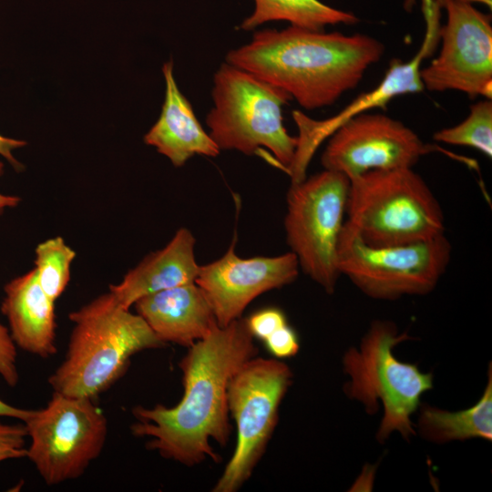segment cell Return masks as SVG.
<instances>
[{
  "mask_svg": "<svg viewBox=\"0 0 492 492\" xmlns=\"http://www.w3.org/2000/svg\"><path fill=\"white\" fill-rule=\"evenodd\" d=\"M244 319L224 327L216 324L201 340L189 347L179 363L183 396L172 407L136 406V436L149 437V449L188 466L219 456L212 439L225 446L229 439L228 385L241 365L258 354Z\"/></svg>",
  "mask_w": 492,
  "mask_h": 492,
  "instance_id": "6da1fadb",
  "label": "cell"
},
{
  "mask_svg": "<svg viewBox=\"0 0 492 492\" xmlns=\"http://www.w3.org/2000/svg\"><path fill=\"white\" fill-rule=\"evenodd\" d=\"M384 46L366 35L290 26L264 29L228 52L225 62L275 86L305 109L333 105L356 87Z\"/></svg>",
  "mask_w": 492,
  "mask_h": 492,
  "instance_id": "7a4b0ae2",
  "label": "cell"
},
{
  "mask_svg": "<svg viewBox=\"0 0 492 492\" xmlns=\"http://www.w3.org/2000/svg\"><path fill=\"white\" fill-rule=\"evenodd\" d=\"M68 318L74 326L65 358L47 380L65 395L95 399L122 376L135 354L166 345L109 292Z\"/></svg>",
  "mask_w": 492,
  "mask_h": 492,
  "instance_id": "3957f363",
  "label": "cell"
},
{
  "mask_svg": "<svg viewBox=\"0 0 492 492\" xmlns=\"http://www.w3.org/2000/svg\"><path fill=\"white\" fill-rule=\"evenodd\" d=\"M211 95L213 107L206 124L219 149L245 155L267 149L289 174L298 145L283 124L282 108L290 95L227 62L214 74Z\"/></svg>",
  "mask_w": 492,
  "mask_h": 492,
  "instance_id": "277c9868",
  "label": "cell"
},
{
  "mask_svg": "<svg viewBox=\"0 0 492 492\" xmlns=\"http://www.w3.org/2000/svg\"><path fill=\"white\" fill-rule=\"evenodd\" d=\"M345 221L370 246H394L445 233L442 208L413 168L378 169L350 180Z\"/></svg>",
  "mask_w": 492,
  "mask_h": 492,
  "instance_id": "5b68a950",
  "label": "cell"
},
{
  "mask_svg": "<svg viewBox=\"0 0 492 492\" xmlns=\"http://www.w3.org/2000/svg\"><path fill=\"white\" fill-rule=\"evenodd\" d=\"M409 339L399 333L389 321H374L358 349L343 355V370L350 381L345 394L374 413L380 402L384 415L376 437L384 441L393 432L409 439L415 435L411 416L420 406L422 395L433 387V374L423 373L416 364L398 360L393 350Z\"/></svg>",
  "mask_w": 492,
  "mask_h": 492,
  "instance_id": "8992f818",
  "label": "cell"
},
{
  "mask_svg": "<svg viewBox=\"0 0 492 492\" xmlns=\"http://www.w3.org/2000/svg\"><path fill=\"white\" fill-rule=\"evenodd\" d=\"M452 244L445 233L394 246H370L344 221L338 265L362 292L373 299L395 300L431 292L446 272Z\"/></svg>",
  "mask_w": 492,
  "mask_h": 492,
  "instance_id": "52a82bcc",
  "label": "cell"
},
{
  "mask_svg": "<svg viewBox=\"0 0 492 492\" xmlns=\"http://www.w3.org/2000/svg\"><path fill=\"white\" fill-rule=\"evenodd\" d=\"M350 179L324 169L292 183L284 218L286 240L300 269L327 293L341 272L338 244L346 215Z\"/></svg>",
  "mask_w": 492,
  "mask_h": 492,
  "instance_id": "ba28073f",
  "label": "cell"
},
{
  "mask_svg": "<svg viewBox=\"0 0 492 492\" xmlns=\"http://www.w3.org/2000/svg\"><path fill=\"white\" fill-rule=\"evenodd\" d=\"M93 400L53 392L47 405L24 422L30 438L26 457L46 484L79 477L100 456L108 420Z\"/></svg>",
  "mask_w": 492,
  "mask_h": 492,
  "instance_id": "9c48e42d",
  "label": "cell"
},
{
  "mask_svg": "<svg viewBox=\"0 0 492 492\" xmlns=\"http://www.w3.org/2000/svg\"><path fill=\"white\" fill-rule=\"evenodd\" d=\"M292 380L284 363L256 356L231 377L228 408L236 424L237 442L214 492H234L251 477L277 425L279 406Z\"/></svg>",
  "mask_w": 492,
  "mask_h": 492,
  "instance_id": "30bf717a",
  "label": "cell"
},
{
  "mask_svg": "<svg viewBox=\"0 0 492 492\" xmlns=\"http://www.w3.org/2000/svg\"><path fill=\"white\" fill-rule=\"evenodd\" d=\"M447 18L441 48L420 77L429 91L456 90L474 98L492 96V26L487 15L465 0H442Z\"/></svg>",
  "mask_w": 492,
  "mask_h": 492,
  "instance_id": "8fae6325",
  "label": "cell"
},
{
  "mask_svg": "<svg viewBox=\"0 0 492 492\" xmlns=\"http://www.w3.org/2000/svg\"><path fill=\"white\" fill-rule=\"evenodd\" d=\"M430 151L401 121L365 112L344 122L329 137L321 163L324 169L351 180L371 170L413 168Z\"/></svg>",
  "mask_w": 492,
  "mask_h": 492,
  "instance_id": "7c38bea8",
  "label": "cell"
},
{
  "mask_svg": "<svg viewBox=\"0 0 492 492\" xmlns=\"http://www.w3.org/2000/svg\"><path fill=\"white\" fill-rule=\"evenodd\" d=\"M426 32L419 50L408 61L393 59L381 82L368 92L363 93L336 115L323 119H313L299 110L292 112L299 128L298 145L294 161L290 169L292 181L302 180L308 163L318 146L341 125L352 118L384 108L394 97L424 90L420 77L423 61L435 51L439 42V7L424 5Z\"/></svg>",
  "mask_w": 492,
  "mask_h": 492,
  "instance_id": "4fadbf2b",
  "label": "cell"
},
{
  "mask_svg": "<svg viewBox=\"0 0 492 492\" xmlns=\"http://www.w3.org/2000/svg\"><path fill=\"white\" fill-rule=\"evenodd\" d=\"M299 270L292 251L241 258L235 253L233 241L222 257L200 266L196 283L209 301L218 325L224 327L241 318L259 295L293 282Z\"/></svg>",
  "mask_w": 492,
  "mask_h": 492,
  "instance_id": "5bb4252c",
  "label": "cell"
},
{
  "mask_svg": "<svg viewBox=\"0 0 492 492\" xmlns=\"http://www.w3.org/2000/svg\"><path fill=\"white\" fill-rule=\"evenodd\" d=\"M133 305L165 343L189 348L218 324L209 301L196 282L146 295Z\"/></svg>",
  "mask_w": 492,
  "mask_h": 492,
  "instance_id": "9a60e30c",
  "label": "cell"
},
{
  "mask_svg": "<svg viewBox=\"0 0 492 492\" xmlns=\"http://www.w3.org/2000/svg\"><path fill=\"white\" fill-rule=\"evenodd\" d=\"M4 292L1 312L15 345L41 358L56 354L55 302L41 288L36 270L8 282Z\"/></svg>",
  "mask_w": 492,
  "mask_h": 492,
  "instance_id": "2e32d148",
  "label": "cell"
},
{
  "mask_svg": "<svg viewBox=\"0 0 492 492\" xmlns=\"http://www.w3.org/2000/svg\"><path fill=\"white\" fill-rule=\"evenodd\" d=\"M195 242L190 231L180 228L164 248L148 254L119 283L110 284L109 292L129 309L146 295L196 282L200 266L195 259Z\"/></svg>",
  "mask_w": 492,
  "mask_h": 492,
  "instance_id": "e0dca14e",
  "label": "cell"
},
{
  "mask_svg": "<svg viewBox=\"0 0 492 492\" xmlns=\"http://www.w3.org/2000/svg\"><path fill=\"white\" fill-rule=\"evenodd\" d=\"M162 72L166 91L161 113L144 136V142L156 148L175 167H182L195 155L217 157L220 149L202 128L190 102L177 86L173 62H166Z\"/></svg>",
  "mask_w": 492,
  "mask_h": 492,
  "instance_id": "ac0fdd59",
  "label": "cell"
},
{
  "mask_svg": "<svg viewBox=\"0 0 492 492\" xmlns=\"http://www.w3.org/2000/svg\"><path fill=\"white\" fill-rule=\"evenodd\" d=\"M482 396L469 408L450 412L430 405H422L418 417L420 435L432 442L481 438L492 439V373Z\"/></svg>",
  "mask_w": 492,
  "mask_h": 492,
  "instance_id": "d6986e66",
  "label": "cell"
},
{
  "mask_svg": "<svg viewBox=\"0 0 492 492\" xmlns=\"http://www.w3.org/2000/svg\"><path fill=\"white\" fill-rule=\"evenodd\" d=\"M252 14L240 29L252 30L271 21H286L291 26L323 30L328 25H352L358 22L354 14L333 8L319 0H254Z\"/></svg>",
  "mask_w": 492,
  "mask_h": 492,
  "instance_id": "ffe728a7",
  "label": "cell"
},
{
  "mask_svg": "<svg viewBox=\"0 0 492 492\" xmlns=\"http://www.w3.org/2000/svg\"><path fill=\"white\" fill-rule=\"evenodd\" d=\"M35 270L46 294L54 302L64 292L70 281L71 263L76 251L62 237L40 242L36 248Z\"/></svg>",
  "mask_w": 492,
  "mask_h": 492,
  "instance_id": "44dd1931",
  "label": "cell"
},
{
  "mask_svg": "<svg viewBox=\"0 0 492 492\" xmlns=\"http://www.w3.org/2000/svg\"><path fill=\"white\" fill-rule=\"evenodd\" d=\"M433 138L455 146L470 147L492 157V102L484 99L470 107L468 116L459 124L436 131Z\"/></svg>",
  "mask_w": 492,
  "mask_h": 492,
  "instance_id": "7402d4cb",
  "label": "cell"
},
{
  "mask_svg": "<svg viewBox=\"0 0 492 492\" xmlns=\"http://www.w3.org/2000/svg\"><path fill=\"white\" fill-rule=\"evenodd\" d=\"M26 437L27 431L24 424L0 422V462L26 457Z\"/></svg>",
  "mask_w": 492,
  "mask_h": 492,
  "instance_id": "603a6c76",
  "label": "cell"
},
{
  "mask_svg": "<svg viewBox=\"0 0 492 492\" xmlns=\"http://www.w3.org/2000/svg\"><path fill=\"white\" fill-rule=\"evenodd\" d=\"M245 322L251 335L262 341L287 324L283 312L274 307L260 310L252 313Z\"/></svg>",
  "mask_w": 492,
  "mask_h": 492,
  "instance_id": "cb8c5ba5",
  "label": "cell"
},
{
  "mask_svg": "<svg viewBox=\"0 0 492 492\" xmlns=\"http://www.w3.org/2000/svg\"><path fill=\"white\" fill-rule=\"evenodd\" d=\"M16 356V345L9 329L0 323V375L11 387H15L19 381Z\"/></svg>",
  "mask_w": 492,
  "mask_h": 492,
  "instance_id": "d4e9b609",
  "label": "cell"
},
{
  "mask_svg": "<svg viewBox=\"0 0 492 492\" xmlns=\"http://www.w3.org/2000/svg\"><path fill=\"white\" fill-rule=\"evenodd\" d=\"M263 342L269 352L277 358L292 357L300 349L298 335L288 323L276 330Z\"/></svg>",
  "mask_w": 492,
  "mask_h": 492,
  "instance_id": "484cf974",
  "label": "cell"
},
{
  "mask_svg": "<svg viewBox=\"0 0 492 492\" xmlns=\"http://www.w3.org/2000/svg\"><path fill=\"white\" fill-rule=\"evenodd\" d=\"M26 145L24 140L15 139L4 137L0 134V155L3 156L16 171L24 169L21 164L13 155V150Z\"/></svg>",
  "mask_w": 492,
  "mask_h": 492,
  "instance_id": "4316f807",
  "label": "cell"
},
{
  "mask_svg": "<svg viewBox=\"0 0 492 492\" xmlns=\"http://www.w3.org/2000/svg\"><path fill=\"white\" fill-rule=\"evenodd\" d=\"M33 411L34 410L31 409H23L13 406L0 399V416L15 418L24 423L30 417Z\"/></svg>",
  "mask_w": 492,
  "mask_h": 492,
  "instance_id": "83f0119b",
  "label": "cell"
},
{
  "mask_svg": "<svg viewBox=\"0 0 492 492\" xmlns=\"http://www.w3.org/2000/svg\"><path fill=\"white\" fill-rule=\"evenodd\" d=\"M4 174V163L0 161V177ZM20 202V198L13 195L0 193V215L7 208H14Z\"/></svg>",
  "mask_w": 492,
  "mask_h": 492,
  "instance_id": "f1b7e54d",
  "label": "cell"
},
{
  "mask_svg": "<svg viewBox=\"0 0 492 492\" xmlns=\"http://www.w3.org/2000/svg\"><path fill=\"white\" fill-rule=\"evenodd\" d=\"M437 2H438L439 4H441V0H437Z\"/></svg>",
  "mask_w": 492,
  "mask_h": 492,
  "instance_id": "f546056e",
  "label": "cell"
}]
</instances>
